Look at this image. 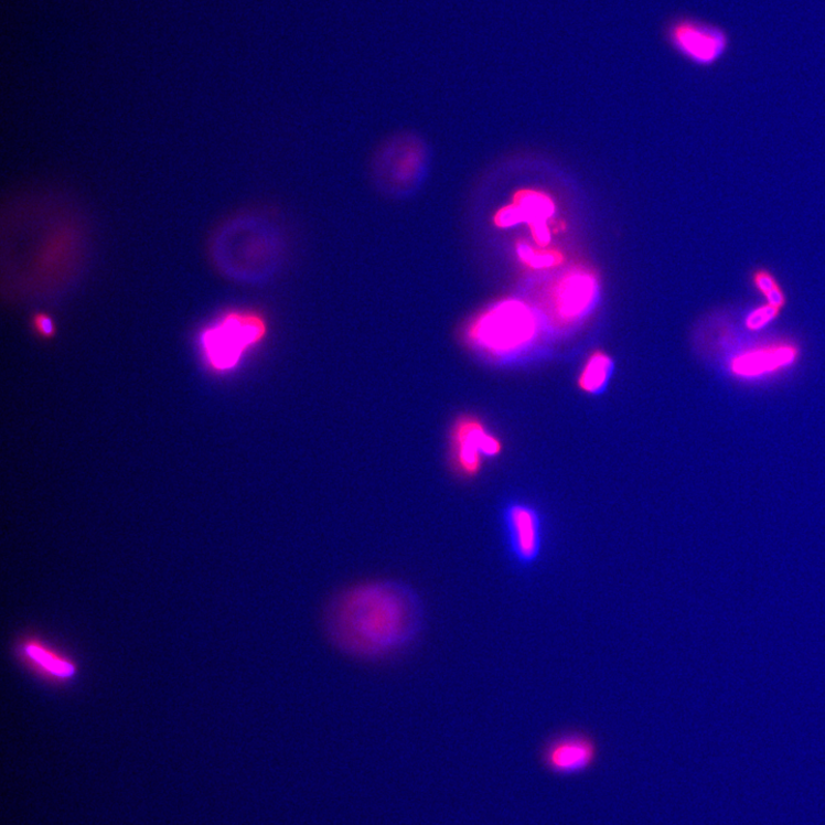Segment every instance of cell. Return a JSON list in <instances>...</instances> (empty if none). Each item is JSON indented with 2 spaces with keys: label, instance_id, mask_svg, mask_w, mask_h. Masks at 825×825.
<instances>
[{
  "label": "cell",
  "instance_id": "obj_1",
  "mask_svg": "<svg viewBox=\"0 0 825 825\" xmlns=\"http://www.w3.org/2000/svg\"><path fill=\"white\" fill-rule=\"evenodd\" d=\"M426 623L425 606L410 586L369 579L334 596L322 614V629L341 654L358 661L392 658L415 643Z\"/></svg>",
  "mask_w": 825,
  "mask_h": 825
},
{
  "label": "cell",
  "instance_id": "obj_2",
  "mask_svg": "<svg viewBox=\"0 0 825 825\" xmlns=\"http://www.w3.org/2000/svg\"><path fill=\"white\" fill-rule=\"evenodd\" d=\"M268 334L267 321L256 312L231 310L204 326L197 338L206 369L226 375L237 369L247 353Z\"/></svg>",
  "mask_w": 825,
  "mask_h": 825
},
{
  "label": "cell",
  "instance_id": "obj_3",
  "mask_svg": "<svg viewBox=\"0 0 825 825\" xmlns=\"http://www.w3.org/2000/svg\"><path fill=\"white\" fill-rule=\"evenodd\" d=\"M538 333V319L523 302H500L482 313L468 330V339L493 356L513 355L532 344Z\"/></svg>",
  "mask_w": 825,
  "mask_h": 825
},
{
  "label": "cell",
  "instance_id": "obj_4",
  "mask_svg": "<svg viewBox=\"0 0 825 825\" xmlns=\"http://www.w3.org/2000/svg\"><path fill=\"white\" fill-rule=\"evenodd\" d=\"M665 44L687 62L701 67L712 66L730 46L724 28L689 15H676L662 28Z\"/></svg>",
  "mask_w": 825,
  "mask_h": 825
},
{
  "label": "cell",
  "instance_id": "obj_5",
  "mask_svg": "<svg viewBox=\"0 0 825 825\" xmlns=\"http://www.w3.org/2000/svg\"><path fill=\"white\" fill-rule=\"evenodd\" d=\"M506 546L516 569L533 570L544 555V534L539 514L527 505L513 504L504 513Z\"/></svg>",
  "mask_w": 825,
  "mask_h": 825
},
{
  "label": "cell",
  "instance_id": "obj_6",
  "mask_svg": "<svg viewBox=\"0 0 825 825\" xmlns=\"http://www.w3.org/2000/svg\"><path fill=\"white\" fill-rule=\"evenodd\" d=\"M501 452L503 443L478 418L463 416L454 424L451 432V458L460 475L476 476L483 458H493Z\"/></svg>",
  "mask_w": 825,
  "mask_h": 825
},
{
  "label": "cell",
  "instance_id": "obj_7",
  "mask_svg": "<svg viewBox=\"0 0 825 825\" xmlns=\"http://www.w3.org/2000/svg\"><path fill=\"white\" fill-rule=\"evenodd\" d=\"M599 748L591 735L570 730L554 736L542 749L540 761L549 773L575 776L592 770Z\"/></svg>",
  "mask_w": 825,
  "mask_h": 825
},
{
  "label": "cell",
  "instance_id": "obj_8",
  "mask_svg": "<svg viewBox=\"0 0 825 825\" xmlns=\"http://www.w3.org/2000/svg\"><path fill=\"white\" fill-rule=\"evenodd\" d=\"M555 206L549 196L535 191L518 192L514 202L501 210L494 221L499 227H510L525 222L532 228L534 238L540 247L550 242L547 221L554 215Z\"/></svg>",
  "mask_w": 825,
  "mask_h": 825
},
{
  "label": "cell",
  "instance_id": "obj_9",
  "mask_svg": "<svg viewBox=\"0 0 825 825\" xmlns=\"http://www.w3.org/2000/svg\"><path fill=\"white\" fill-rule=\"evenodd\" d=\"M598 283L593 276L583 272L572 274L556 286L553 293V309L556 318L570 323L582 318L596 302Z\"/></svg>",
  "mask_w": 825,
  "mask_h": 825
},
{
  "label": "cell",
  "instance_id": "obj_10",
  "mask_svg": "<svg viewBox=\"0 0 825 825\" xmlns=\"http://www.w3.org/2000/svg\"><path fill=\"white\" fill-rule=\"evenodd\" d=\"M795 357V350L789 346L756 350L732 363V371L742 376H757L789 365Z\"/></svg>",
  "mask_w": 825,
  "mask_h": 825
},
{
  "label": "cell",
  "instance_id": "obj_11",
  "mask_svg": "<svg viewBox=\"0 0 825 825\" xmlns=\"http://www.w3.org/2000/svg\"><path fill=\"white\" fill-rule=\"evenodd\" d=\"M613 369L612 360L603 351H596L586 361L578 387L586 394H599L604 389Z\"/></svg>",
  "mask_w": 825,
  "mask_h": 825
},
{
  "label": "cell",
  "instance_id": "obj_12",
  "mask_svg": "<svg viewBox=\"0 0 825 825\" xmlns=\"http://www.w3.org/2000/svg\"><path fill=\"white\" fill-rule=\"evenodd\" d=\"M517 251L522 261L534 269L553 268L562 261V255L557 251H537L525 244L518 245Z\"/></svg>",
  "mask_w": 825,
  "mask_h": 825
},
{
  "label": "cell",
  "instance_id": "obj_13",
  "mask_svg": "<svg viewBox=\"0 0 825 825\" xmlns=\"http://www.w3.org/2000/svg\"><path fill=\"white\" fill-rule=\"evenodd\" d=\"M26 653L46 669L58 676H69L74 672L73 667L69 664L57 661L50 654L42 651L39 646H29Z\"/></svg>",
  "mask_w": 825,
  "mask_h": 825
},
{
  "label": "cell",
  "instance_id": "obj_14",
  "mask_svg": "<svg viewBox=\"0 0 825 825\" xmlns=\"http://www.w3.org/2000/svg\"><path fill=\"white\" fill-rule=\"evenodd\" d=\"M779 313V310L771 306H765L753 311L748 320L747 325L750 330L757 331L765 325V323L772 321Z\"/></svg>",
  "mask_w": 825,
  "mask_h": 825
},
{
  "label": "cell",
  "instance_id": "obj_15",
  "mask_svg": "<svg viewBox=\"0 0 825 825\" xmlns=\"http://www.w3.org/2000/svg\"><path fill=\"white\" fill-rule=\"evenodd\" d=\"M33 330L44 340L53 339L56 332L53 319L46 313H36L33 318Z\"/></svg>",
  "mask_w": 825,
  "mask_h": 825
},
{
  "label": "cell",
  "instance_id": "obj_16",
  "mask_svg": "<svg viewBox=\"0 0 825 825\" xmlns=\"http://www.w3.org/2000/svg\"><path fill=\"white\" fill-rule=\"evenodd\" d=\"M754 285L763 294H768L770 291L778 287L775 279L770 274L759 272L754 277Z\"/></svg>",
  "mask_w": 825,
  "mask_h": 825
},
{
  "label": "cell",
  "instance_id": "obj_17",
  "mask_svg": "<svg viewBox=\"0 0 825 825\" xmlns=\"http://www.w3.org/2000/svg\"><path fill=\"white\" fill-rule=\"evenodd\" d=\"M764 297L765 299H768L769 306L778 310H780V308H782L785 303L784 294L779 287L770 291L768 294H764Z\"/></svg>",
  "mask_w": 825,
  "mask_h": 825
}]
</instances>
